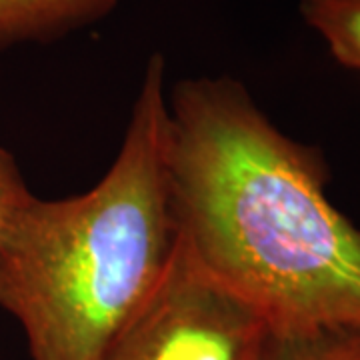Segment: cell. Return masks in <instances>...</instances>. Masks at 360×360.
<instances>
[{
  "label": "cell",
  "instance_id": "52a82bcc",
  "mask_svg": "<svg viewBox=\"0 0 360 360\" xmlns=\"http://www.w3.org/2000/svg\"><path fill=\"white\" fill-rule=\"evenodd\" d=\"M32 196L13 155L0 146V245L13 220Z\"/></svg>",
  "mask_w": 360,
  "mask_h": 360
},
{
  "label": "cell",
  "instance_id": "5b68a950",
  "mask_svg": "<svg viewBox=\"0 0 360 360\" xmlns=\"http://www.w3.org/2000/svg\"><path fill=\"white\" fill-rule=\"evenodd\" d=\"M298 13L336 65L360 77V0H298Z\"/></svg>",
  "mask_w": 360,
  "mask_h": 360
},
{
  "label": "cell",
  "instance_id": "277c9868",
  "mask_svg": "<svg viewBox=\"0 0 360 360\" xmlns=\"http://www.w3.org/2000/svg\"><path fill=\"white\" fill-rule=\"evenodd\" d=\"M120 0H0V51L52 42L96 25Z\"/></svg>",
  "mask_w": 360,
  "mask_h": 360
},
{
  "label": "cell",
  "instance_id": "6da1fadb",
  "mask_svg": "<svg viewBox=\"0 0 360 360\" xmlns=\"http://www.w3.org/2000/svg\"><path fill=\"white\" fill-rule=\"evenodd\" d=\"M167 168L182 248L270 335L360 328V226L319 148L284 134L240 80H179Z\"/></svg>",
  "mask_w": 360,
  "mask_h": 360
},
{
  "label": "cell",
  "instance_id": "3957f363",
  "mask_svg": "<svg viewBox=\"0 0 360 360\" xmlns=\"http://www.w3.org/2000/svg\"><path fill=\"white\" fill-rule=\"evenodd\" d=\"M270 330L180 243L165 276L103 360H262Z\"/></svg>",
  "mask_w": 360,
  "mask_h": 360
},
{
  "label": "cell",
  "instance_id": "7a4b0ae2",
  "mask_svg": "<svg viewBox=\"0 0 360 360\" xmlns=\"http://www.w3.org/2000/svg\"><path fill=\"white\" fill-rule=\"evenodd\" d=\"M167 60L142 72L120 150L90 191L30 196L0 245V309L30 360H103L155 292L179 234L167 168Z\"/></svg>",
  "mask_w": 360,
  "mask_h": 360
},
{
  "label": "cell",
  "instance_id": "8992f818",
  "mask_svg": "<svg viewBox=\"0 0 360 360\" xmlns=\"http://www.w3.org/2000/svg\"><path fill=\"white\" fill-rule=\"evenodd\" d=\"M262 360H360V328L312 335H270Z\"/></svg>",
  "mask_w": 360,
  "mask_h": 360
}]
</instances>
